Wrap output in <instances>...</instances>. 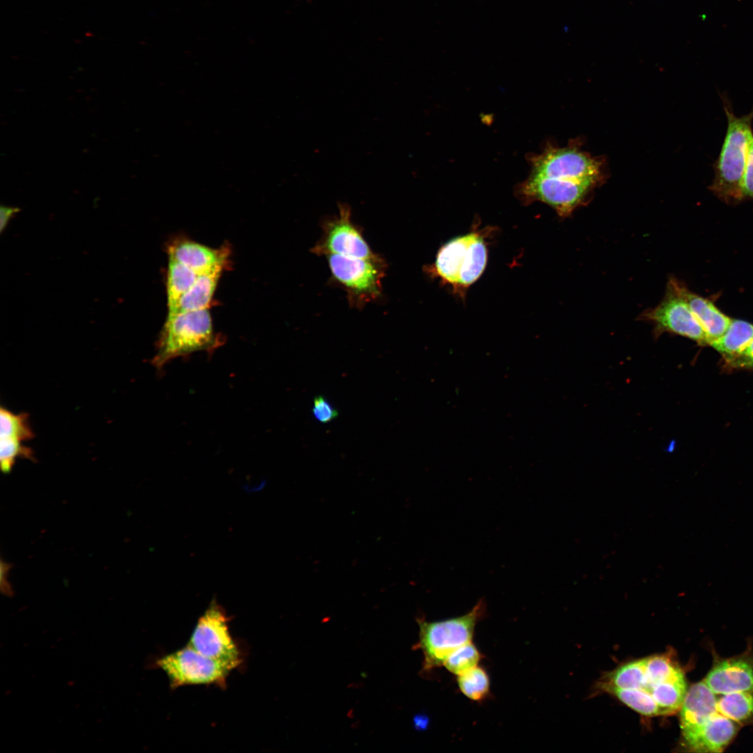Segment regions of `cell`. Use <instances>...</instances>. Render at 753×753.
<instances>
[{"label":"cell","mask_w":753,"mask_h":753,"mask_svg":"<svg viewBox=\"0 0 753 753\" xmlns=\"http://www.w3.org/2000/svg\"><path fill=\"white\" fill-rule=\"evenodd\" d=\"M429 724V718L423 714H418L413 718V726L418 731L425 730Z\"/></svg>","instance_id":"4dcf8cb0"},{"label":"cell","mask_w":753,"mask_h":753,"mask_svg":"<svg viewBox=\"0 0 753 753\" xmlns=\"http://www.w3.org/2000/svg\"><path fill=\"white\" fill-rule=\"evenodd\" d=\"M530 175L581 182L596 187L602 179V164L573 144L563 148L549 146L531 158Z\"/></svg>","instance_id":"ba28073f"},{"label":"cell","mask_w":753,"mask_h":753,"mask_svg":"<svg viewBox=\"0 0 753 753\" xmlns=\"http://www.w3.org/2000/svg\"><path fill=\"white\" fill-rule=\"evenodd\" d=\"M742 188L744 197L753 199V134L750 137L747 146Z\"/></svg>","instance_id":"4316f807"},{"label":"cell","mask_w":753,"mask_h":753,"mask_svg":"<svg viewBox=\"0 0 753 753\" xmlns=\"http://www.w3.org/2000/svg\"><path fill=\"white\" fill-rule=\"evenodd\" d=\"M221 344L208 309L167 315L151 363L161 370L177 357L197 351H213Z\"/></svg>","instance_id":"3957f363"},{"label":"cell","mask_w":753,"mask_h":753,"mask_svg":"<svg viewBox=\"0 0 753 753\" xmlns=\"http://www.w3.org/2000/svg\"><path fill=\"white\" fill-rule=\"evenodd\" d=\"M229 618L213 600L199 618L188 645L202 655L231 666L241 663L240 650L230 634Z\"/></svg>","instance_id":"9c48e42d"},{"label":"cell","mask_w":753,"mask_h":753,"mask_svg":"<svg viewBox=\"0 0 753 753\" xmlns=\"http://www.w3.org/2000/svg\"><path fill=\"white\" fill-rule=\"evenodd\" d=\"M18 208L16 207H8L2 206L1 207V230L2 231L4 226L8 222L9 219L17 211Z\"/></svg>","instance_id":"f546056e"},{"label":"cell","mask_w":753,"mask_h":753,"mask_svg":"<svg viewBox=\"0 0 753 753\" xmlns=\"http://www.w3.org/2000/svg\"><path fill=\"white\" fill-rule=\"evenodd\" d=\"M457 683L461 692L472 701H482L489 693V675L478 665L457 676Z\"/></svg>","instance_id":"7402d4cb"},{"label":"cell","mask_w":753,"mask_h":753,"mask_svg":"<svg viewBox=\"0 0 753 753\" xmlns=\"http://www.w3.org/2000/svg\"><path fill=\"white\" fill-rule=\"evenodd\" d=\"M33 437L34 433L30 426L27 413L16 414L1 406L0 438H10L25 441Z\"/></svg>","instance_id":"603a6c76"},{"label":"cell","mask_w":753,"mask_h":753,"mask_svg":"<svg viewBox=\"0 0 753 753\" xmlns=\"http://www.w3.org/2000/svg\"><path fill=\"white\" fill-rule=\"evenodd\" d=\"M641 318L653 323L657 334L668 332L700 344H708L703 328L669 280L662 301L655 307L644 312Z\"/></svg>","instance_id":"7c38bea8"},{"label":"cell","mask_w":753,"mask_h":753,"mask_svg":"<svg viewBox=\"0 0 753 753\" xmlns=\"http://www.w3.org/2000/svg\"><path fill=\"white\" fill-rule=\"evenodd\" d=\"M482 657L481 653L471 641L453 651L443 665L451 674L458 676L478 666Z\"/></svg>","instance_id":"cb8c5ba5"},{"label":"cell","mask_w":753,"mask_h":753,"mask_svg":"<svg viewBox=\"0 0 753 753\" xmlns=\"http://www.w3.org/2000/svg\"><path fill=\"white\" fill-rule=\"evenodd\" d=\"M717 695L704 680L689 688L680 708L682 733L704 724L719 713Z\"/></svg>","instance_id":"2e32d148"},{"label":"cell","mask_w":753,"mask_h":753,"mask_svg":"<svg viewBox=\"0 0 753 753\" xmlns=\"http://www.w3.org/2000/svg\"><path fill=\"white\" fill-rule=\"evenodd\" d=\"M601 687L647 717L676 713L687 691L681 669L667 654L651 655L620 666L606 676Z\"/></svg>","instance_id":"6da1fadb"},{"label":"cell","mask_w":753,"mask_h":753,"mask_svg":"<svg viewBox=\"0 0 753 753\" xmlns=\"http://www.w3.org/2000/svg\"><path fill=\"white\" fill-rule=\"evenodd\" d=\"M669 281L701 325L707 337L708 344L720 337L729 327L731 319L719 310L711 301L690 291L676 279L671 278Z\"/></svg>","instance_id":"e0dca14e"},{"label":"cell","mask_w":753,"mask_h":753,"mask_svg":"<svg viewBox=\"0 0 753 753\" xmlns=\"http://www.w3.org/2000/svg\"><path fill=\"white\" fill-rule=\"evenodd\" d=\"M703 680L717 695L753 690V657L743 654L720 660Z\"/></svg>","instance_id":"4fadbf2b"},{"label":"cell","mask_w":753,"mask_h":753,"mask_svg":"<svg viewBox=\"0 0 753 753\" xmlns=\"http://www.w3.org/2000/svg\"><path fill=\"white\" fill-rule=\"evenodd\" d=\"M312 413L316 420L324 424L331 422L338 416L336 409L321 395L314 398Z\"/></svg>","instance_id":"484cf974"},{"label":"cell","mask_w":753,"mask_h":753,"mask_svg":"<svg viewBox=\"0 0 753 753\" xmlns=\"http://www.w3.org/2000/svg\"><path fill=\"white\" fill-rule=\"evenodd\" d=\"M727 118V130L717 160L714 165V178L708 187L720 199L734 204L743 199V178L749 141L753 134V110L741 116H736L724 101Z\"/></svg>","instance_id":"7a4b0ae2"},{"label":"cell","mask_w":753,"mask_h":753,"mask_svg":"<svg viewBox=\"0 0 753 753\" xmlns=\"http://www.w3.org/2000/svg\"><path fill=\"white\" fill-rule=\"evenodd\" d=\"M11 565L3 561H1V590L5 595H11L13 592L11 586L8 581V571Z\"/></svg>","instance_id":"f1b7e54d"},{"label":"cell","mask_w":753,"mask_h":753,"mask_svg":"<svg viewBox=\"0 0 753 753\" xmlns=\"http://www.w3.org/2000/svg\"><path fill=\"white\" fill-rule=\"evenodd\" d=\"M485 613L482 599L466 614L442 621L419 619V640L416 646L424 656V671L443 665L446 658L460 646L471 641L476 624Z\"/></svg>","instance_id":"5b68a950"},{"label":"cell","mask_w":753,"mask_h":753,"mask_svg":"<svg viewBox=\"0 0 753 753\" xmlns=\"http://www.w3.org/2000/svg\"><path fill=\"white\" fill-rule=\"evenodd\" d=\"M225 268L220 266L199 275L195 283L180 298L174 310L167 315L208 309Z\"/></svg>","instance_id":"ac0fdd59"},{"label":"cell","mask_w":753,"mask_h":753,"mask_svg":"<svg viewBox=\"0 0 753 753\" xmlns=\"http://www.w3.org/2000/svg\"><path fill=\"white\" fill-rule=\"evenodd\" d=\"M717 710L740 725L753 724V690L720 694Z\"/></svg>","instance_id":"44dd1931"},{"label":"cell","mask_w":753,"mask_h":753,"mask_svg":"<svg viewBox=\"0 0 753 753\" xmlns=\"http://www.w3.org/2000/svg\"><path fill=\"white\" fill-rule=\"evenodd\" d=\"M22 442L10 438H0V464L3 473H10L18 457L35 461L33 451Z\"/></svg>","instance_id":"d4e9b609"},{"label":"cell","mask_w":753,"mask_h":753,"mask_svg":"<svg viewBox=\"0 0 753 753\" xmlns=\"http://www.w3.org/2000/svg\"><path fill=\"white\" fill-rule=\"evenodd\" d=\"M752 340L753 324L743 320L731 319L726 331L708 345L728 360L740 355Z\"/></svg>","instance_id":"d6986e66"},{"label":"cell","mask_w":753,"mask_h":753,"mask_svg":"<svg viewBox=\"0 0 753 753\" xmlns=\"http://www.w3.org/2000/svg\"><path fill=\"white\" fill-rule=\"evenodd\" d=\"M167 254L200 275L220 266L227 267L229 250L227 246L214 249L191 240L177 239L169 245Z\"/></svg>","instance_id":"9a60e30c"},{"label":"cell","mask_w":753,"mask_h":753,"mask_svg":"<svg viewBox=\"0 0 753 753\" xmlns=\"http://www.w3.org/2000/svg\"><path fill=\"white\" fill-rule=\"evenodd\" d=\"M731 367L753 370V340L748 347L739 356L726 360Z\"/></svg>","instance_id":"83f0119b"},{"label":"cell","mask_w":753,"mask_h":753,"mask_svg":"<svg viewBox=\"0 0 753 753\" xmlns=\"http://www.w3.org/2000/svg\"><path fill=\"white\" fill-rule=\"evenodd\" d=\"M739 724L717 713L704 724L682 733L685 747L693 752H720L730 743Z\"/></svg>","instance_id":"5bb4252c"},{"label":"cell","mask_w":753,"mask_h":753,"mask_svg":"<svg viewBox=\"0 0 753 753\" xmlns=\"http://www.w3.org/2000/svg\"><path fill=\"white\" fill-rule=\"evenodd\" d=\"M487 259L483 237L471 232L450 240L437 252L429 273L462 292L482 274Z\"/></svg>","instance_id":"277c9868"},{"label":"cell","mask_w":753,"mask_h":753,"mask_svg":"<svg viewBox=\"0 0 753 753\" xmlns=\"http://www.w3.org/2000/svg\"><path fill=\"white\" fill-rule=\"evenodd\" d=\"M326 257L333 281L346 291L351 307L361 308L381 295L386 263L381 257L376 259L338 254Z\"/></svg>","instance_id":"8992f818"},{"label":"cell","mask_w":753,"mask_h":753,"mask_svg":"<svg viewBox=\"0 0 753 753\" xmlns=\"http://www.w3.org/2000/svg\"><path fill=\"white\" fill-rule=\"evenodd\" d=\"M198 274L169 257L167 273V314L172 312L182 296L196 281Z\"/></svg>","instance_id":"ffe728a7"},{"label":"cell","mask_w":753,"mask_h":753,"mask_svg":"<svg viewBox=\"0 0 753 753\" xmlns=\"http://www.w3.org/2000/svg\"><path fill=\"white\" fill-rule=\"evenodd\" d=\"M322 236L312 252L319 256L338 254L360 259H376L363 237L362 229L351 220L350 207L340 204L339 213L326 220L322 225Z\"/></svg>","instance_id":"8fae6325"},{"label":"cell","mask_w":753,"mask_h":753,"mask_svg":"<svg viewBox=\"0 0 753 753\" xmlns=\"http://www.w3.org/2000/svg\"><path fill=\"white\" fill-rule=\"evenodd\" d=\"M155 664L167 675L172 689L195 685H215L223 688L229 674L234 669L202 655L188 644L160 657Z\"/></svg>","instance_id":"52a82bcc"},{"label":"cell","mask_w":753,"mask_h":753,"mask_svg":"<svg viewBox=\"0 0 753 753\" xmlns=\"http://www.w3.org/2000/svg\"><path fill=\"white\" fill-rule=\"evenodd\" d=\"M594 188L575 181L530 175L517 192L524 202L542 201L566 217L586 201Z\"/></svg>","instance_id":"30bf717a"}]
</instances>
